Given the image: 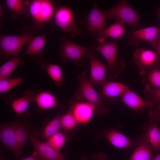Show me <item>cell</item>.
I'll return each instance as SVG.
<instances>
[{
    "mask_svg": "<svg viewBox=\"0 0 160 160\" xmlns=\"http://www.w3.org/2000/svg\"><path fill=\"white\" fill-rule=\"evenodd\" d=\"M36 93L31 89L25 90L21 97L13 99L11 103L12 108L19 115H21L27 109L29 104L34 103Z\"/></svg>",
    "mask_w": 160,
    "mask_h": 160,
    "instance_id": "19",
    "label": "cell"
},
{
    "mask_svg": "<svg viewBox=\"0 0 160 160\" xmlns=\"http://www.w3.org/2000/svg\"><path fill=\"white\" fill-rule=\"evenodd\" d=\"M20 160H38L36 153L35 152H33L30 156L25 158H23Z\"/></svg>",
    "mask_w": 160,
    "mask_h": 160,
    "instance_id": "37",
    "label": "cell"
},
{
    "mask_svg": "<svg viewBox=\"0 0 160 160\" xmlns=\"http://www.w3.org/2000/svg\"><path fill=\"white\" fill-rule=\"evenodd\" d=\"M56 25L71 37L75 38L80 34L75 23V16L71 9L67 6L57 7L54 15Z\"/></svg>",
    "mask_w": 160,
    "mask_h": 160,
    "instance_id": "7",
    "label": "cell"
},
{
    "mask_svg": "<svg viewBox=\"0 0 160 160\" xmlns=\"http://www.w3.org/2000/svg\"><path fill=\"white\" fill-rule=\"evenodd\" d=\"M117 43L116 41H110L100 43L96 47V50L106 60L107 63L108 78L115 79L126 67L123 60L117 57Z\"/></svg>",
    "mask_w": 160,
    "mask_h": 160,
    "instance_id": "3",
    "label": "cell"
},
{
    "mask_svg": "<svg viewBox=\"0 0 160 160\" xmlns=\"http://www.w3.org/2000/svg\"><path fill=\"white\" fill-rule=\"evenodd\" d=\"M24 62L20 57L17 56L4 63L0 67V79L9 77L15 69Z\"/></svg>",
    "mask_w": 160,
    "mask_h": 160,
    "instance_id": "28",
    "label": "cell"
},
{
    "mask_svg": "<svg viewBox=\"0 0 160 160\" xmlns=\"http://www.w3.org/2000/svg\"><path fill=\"white\" fill-rule=\"evenodd\" d=\"M160 36V28L152 26L130 32L127 39L128 44L132 46H137L141 41H146L149 42L153 47Z\"/></svg>",
    "mask_w": 160,
    "mask_h": 160,
    "instance_id": "10",
    "label": "cell"
},
{
    "mask_svg": "<svg viewBox=\"0 0 160 160\" xmlns=\"http://www.w3.org/2000/svg\"><path fill=\"white\" fill-rule=\"evenodd\" d=\"M24 80L22 77L10 78L0 79V93L8 92L16 86L19 85Z\"/></svg>",
    "mask_w": 160,
    "mask_h": 160,
    "instance_id": "30",
    "label": "cell"
},
{
    "mask_svg": "<svg viewBox=\"0 0 160 160\" xmlns=\"http://www.w3.org/2000/svg\"><path fill=\"white\" fill-rule=\"evenodd\" d=\"M40 68L46 72L54 81L55 85L59 87L63 85L64 80L63 72L61 67L58 65L43 60L41 63Z\"/></svg>",
    "mask_w": 160,
    "mask_h": 160,
    "instance_id": "24",
    "label": "cell"
},
{
    "mask_svg": "<svg viewBox=\"0 0 160 160\" xmlns=\"http://www.w3.org/2000/svg\"><path fill=\"white\" fill-rule=\"evenodd\" d=\"M159 58L156 52L144 47L137 48L132 55L134 64L141 69L150 68Z\"/></svg>",
    "mask_w": 160,
    "mask_h": 160,
    "instance_id": "14",
    "label": "cell"
},
{
    "mask_svg": "<svg viewBox=\"0 0 160 160\" xmlns=\"http://www.w3.org/2000/svg\"><path fill=\"white\" fill-rule=\"evenodd\" d=\"M71 105L70 110L76 118L78 124H86L89 122L95 114V106L87 101H81Z\"/></svg>",
    "mask_w": 160,
    "mask_h": 160,
    "instance_id": "13",
    "label": "cell"
},
{
    "mask_svg": "<svg viewBox=\"0 0 160 160\" xmlns=\"http://www.w3.org/2000/svg\"><path fill=\"white\" fill-rule=\"evenodd\" d=\"M15 134L19 146L23 151L25 143L28 139L30 132L25 123L22 120H18L13 122Z\"/></svg>",
    "mask_w": 160,
    "mask_h": 160,
    "instance_id": "27",
    "label": "cell"
},
{
    "mask_svg": "<svg viewBox=\"0 0 160 160\" xmlns=\"http://www.w3.org/2000/svg\"><path fill=\"white\" fill-rule=\"evenodd\" d=\"M96 47H89L85 56L88 59L90 69V81L93 85L101 86L107 81V68L106 65L95 57L97 53Z\"/></svg>",
    "mask_w": 160,
    "mask_h": 160,
    "instance_id": "8",
    "label": "cell"
},
{
    "mask_svg": "<svg viewBox=\"0 0 160 160\" xmlns=\"http://www.w3.org/2000/svg\"><path fill=\"white\" fill-rule=\"evenodd\" d=\"M79 160H88L86 156L84 154L82 155L79 159Z\"/></svg>",
    "mask_w": 160,
    "mask_h": 160,
    "instance_id": "39",
    "label": "cell"
},
{
    "mask_svg": "<svg viewBox=\"0 0 160 160\" xmlns=\"http://www.w3.org/2000/svg\"><path fill=\"white\" fill-rule=\"evenodd\" d=\"M153 47L156 50V53L159 57H160V36Z\"/></svg>",
    "mask_w": 160,
    "mask_h": 160,
    "instance_id": "36",
    "label": "cell"
},
{
    "mask_svg": "<svg viewBox=\"0 0 160 160\" xmlns=\"http://www.w3.org/2000/svg\"><path fill=\"white\" fill-rule=\"evenodd\" d=\"M67 139L65 133L58 131L48 138L46 142L55 149L60 151Z\"/></svg>",
    "mask_w": 160,
    "mask_h": 160,
    "instance_id": "32",
    "label": "cell"
},
{
    "mask_svg": "<svg viewBox=\"0 0 160 160\" xmlns=\"http://www.w3.org/2000/svg\"><path fill=\"white\" fill-rule=\"evenodd\" d=\"M61 128L66 131H70L78 124L71 111L69 109L65 114L60 116Z\"/></svg>",
    "mask_w": 160,
    "mask_h": 160,
    "instance_id": "31",
    "label": "cell"
},
{
    "mask_svg": "<svg viewBox=\"0 0 160 160\" xmlns=\"http://www.w3.org/2000/svg\"><path fill=\"white\" fill-rule=\"evenodd\" d=\"M152 160H160V153L157 154L153 157Z\"/></svg>",
    "mask_w": 160,
    "mask_h": 160,
    "instance_id": "38",
    "label": "cell"
},
{
    "mask_svg": "<svg viewBox=\"0 0 160 160\" xmlns=\"http://www.w3.org/2000/svg\"><path fill=\"white\" fill-rule=\"evenodd\" d=\"M103 12L106 18L116 19L134 29L141 26L140 15L127 0H120L111 8Z\"/></svg>",
    "mask_w": 160,
    "mask_h": 160,
    "instance_id": "4",
    "label": "cell"
},
{
    "mask_svg": "<svg viewBox=\"0 0 160 160\" xmlns=\"http://www.w3.org/2000/svg\"><path fill=\"white\" fill-rule=\"evenodd\" d=\"M25 28L21 34L15 35H0V50L1 55L8 58L18 56L23 47L28 44L35 37L31 28Z\"/></svg>",
    "mask_w": 160,
    "mask_h": 160,
    "instance_id": "2",
    "label": "cell"
},
{
    "mask_svg": "<svg viewBox=\"0 0 160 160\" xmlns=\"http://www.w3.org/2000/svg\"><path fill=\"white\" fill-rule=\"evenodd\" d=\"M120 97V101L136 112L142 111L145 108L152 109L154 107V104L151 101L144 99L130 89L126 91Z\"/></svg>",
    "mask_w": 160,
    "mask_h": 160,
    "instance_id": "16",
    "label": "cell"
},
{
    "mask_svg": "<svg viewBox=\"0 0 160 160\" xmlns=\"http://www.w3.org/2000/svg\"><path fill=\"white\" fill-rule=\"evenodd\" d=\"M59 41L60 58L63 62L72 61L77 66H84L85 62L82 57L85 56L89 47H84L75 44L65 36L60 38Z\"/></svg>",
    "mask_w": 160,
    "mask_h": 160,
    "instance_id": "6",
    "label": "cell"
},
{
    "mask_svg": "<svg viewBox=\"0 0 160 160\" xmlns=\"http://www.w3.org/2000/svg\"><path fill=\"white\" fill-rule=\"evenodd\" d=\"M143 92L146 95V99L152 102L154 106L160 103V88L156 89L146 85Z\"/></svg>",
    "mask_w": 160,
    "mask_h": 160,
    "instance_id": "33",
    "label": "cell"
},
{
    "mask_svg": "<svg viewBox=\"0 0 160 160\" xmlns=\"http://www.w3.org/2000/svg\"><path fill=\"white\" fill-rule=\"evenodd\" d=\"M28 9L33 21V31L38 32L44 28V23L54 16L53 3L49 0H33L30 1Z\"/></svg>",
    "mask_w": 160,
    "mask_h": 160,
    "instance_id": "5",
    "label": "cell"
},
{
    "mask_svg": "<svg viewBox=\"0 0 160 160\" xmlns=\"http://www.w3.org/2000/svg\"><path fill=\"white\" fill-rule=\"evenodd\" d=\"M28 139L33 146L38 159L42 160H63L64 156L60 151L56 150L46 142L41 141L33 134L30 132Z\"/></svg>",
    "mask_w": 160,
    "mask_h": 160,
    "instance_id": "12",
    "label": "cell"
},
{
    "mask_svg": "<svg viewBox=\"0 0 160 160\" xmlns=\"http://www.w3.org/2000/svg\"><path fill=\"white\" fill-rule=\"evenodd\" d=\"M157 15L160 21V8H158L156 10Z\"/></svg>",
    "mask_w": 160,
    "mask_h": 160,
    "instance_id": "40",
    "label": "cell"
},
{
    "mask_svg": "<svg viewBox=\"0 0 160 160\" xmlns=\"http://www.w3.org/2000/svg\"><path fill=\"white\" fill-rule=\"evenodd\" d=\"M60 116L59 115L56 116L44 128L42 134L44 138L47 139L58 131L61 128Z\"/></svg>",
    "mask_w": 160,
    "mask_h": 160,
    "instance_id": "29",
    "label": "cell"
},
{
    "mask_svg": "<svg viewBox=\"0 0 160 160\" xmlns=\"http://www.w3.org/2000/svg\"><path fill=\"white\" fill-rule=\"evenodd\" d=\"M6 3L7 7L12 12L11 17L13 20L23 15L28 18L30 16L29 9L25 7L23 1L7 0Z\"/></svg>",
    "mask_w": 160,
    "mask_h": 160,
    "instance_id": "26",
    "label": "cell"
},
{
    "mask_svg": "<svg viewBox=\"0 0 160 160\" xmlns=\"http://www.w3.org/2000/svg\"><path fill=\"white\" fill-rule=\"evenodd\" d=\"M77 81L78 87L74 95L73 100L70 103L81 101H87L95 106V114L97 116L103 115L109 110L100 100L99 96L87 77L86 71L78 76Z\"/></svg>",
    "mask_w": 160,
    "mask_h": 160,
    "instance_id": "1",
    "label": "cell"
},
{
    "mask_svg": "<svg viewBox=\"0 0 160 160\" xmlns=\"http://www.w3.org/2000/svg\"><path fill=\"white\" fill-rule=\"evenodd\" d=\"M103 11L101 10L95 2L87 18V26L89 33L94 38L98 39L99 35L107 25Z\"/></svg>",
    "mask_w": 160,
    "mask_h": 160,
    "instance_id": "11",
    "label": "cell"
},
{
    "mask_svg": "<svg viewBox=\"0 0 160 160\" xmlns=\"http://www.w3.org/2000/svg\"><path fill=\"white\" fill-rule=\"evenodd\" d=\"M142 130L153 149L156 151L160 149V131L157 123H145Z\"/></svg>",
    "mask_w": 160,
    "mask_h": 160,
    "instance_id": "21",
    "label": "cell"
},
{
    "mask_svg": "<svg viewBox=\"0 0 160 160\" xmlns=\"http://www.w3.org/2000/svg\"><path fill=\"white\" fill-rule=\"evenodd\" d=\"M137 146L129 160H152L153 148L145 134L139 135L134 141Z\"/></svg>",
    "mask_w": 160,
    "mask_h": 160,
    "instance_id": "15",
    "label": "cell"
},
{
    "mask_svg": "<svg viewBox=\"0 0 160 160\" xmlns=\"http://www.w3.org/2000/svg\"><path fill=\"white\" fill-rule=\"evenodd\" d=\"M107 157V156L105 154L99 153L92 154L90 160H104Z\"/></svg>",
    "mask_w": 160,
    "mask_h": 160,
    "instance_id": "35",
    "label": "cell"
},
{
    "mask_svg": "<svg viewBox=\"0 0 160 160\" xmlns=\"http://www.w3.org/2000/svg\"><path fill=\"white\" fill-rule=\"evenodd\" d=\"M139 74L143 84L160 88V60H158L149 69H141Z\"/></svg>",
    "mask_w": 160,
    "mask_h": 160,
    "instance_id": "18",
    "label": "cell"
},
{
    "mask_svg": "<svg viewBox=\"0 0 160 160\" xmlns=\"http://www.w3.org/2000/svg\"><path fill=\"white\" fill-rule=\"evenodd\" d=\"M124 24L121 22L116 20L112 25L104 28L100 33L97 40L100 43L104 42L107 37H110L116 41L126 32Z\"/></svg>",
    "mask_w": 160,
    "mask_h": 160,
    "instance_id": "20",
    "label": "cell"
},
{
    "mask_svg": "<svg viewBox=\"0 0 160 160\" xmlns=\"http://www.w3.org/2000/svg\"><path fill=\"white\" fill-rule=\"evenodd\" d=\"M0 139L1 143L18 159L23 157V151L20 148L15 134L13 122L1 123Z\"/></svg>",
    "mask_w": 160,
    "mask_h": 160,
    "instance_id": "9",
    "label": "cell"
},
{
    "mask_svg": "<svg viewBox=\"0 0 160 160\" xmlns=\"http://www.w3.org/2000/svg\"><path fill=\"white\" fill-rule=\"evenodd\" d=\"M47 33L35 36L28 44L24 55L30 56L37 63L43 60L42 52L45 45Z\"/></svg>",
    "mask_w": 160,
    "mask_h": 160,
    "instance_id": "17",
    "label": "cell"
},
{
    "mask_svg": "<svg viewBox=\"0 0 160 160\" xmlns=\"http://www.w3.org/2000/svg\"><path fill=\"white\" fill-rule=\"evenodd\" d=\"M34 103L39 108L43 110L56 107L59 105L56 97L53 94L44 90L36 93Z\"/></svg>",
    "mask_w": 160,
    "mask_h": 160,
    "instance_id": "23",
    "label": "cell"
},
{
    "mask_svg": "<svg viewBox=\"0 0 160 160\" xmlns=\"http://www.w3.org/2000/svg\"><path fill=\"white\" fill-rule=\"evenodd\" d=\"M103 135L115 147L129 148L132 146V143L128 138L116 130L111 129L106 130L103 133Z\"/></svg>",
    "mask_w": 160,
    "mask_h": 160,
    "instance_id": "22",
    "label": "cell"
},
{
    "mask_svg": "<svg viewBox=\"0 0 160 160\" xmlns=\"http://www.w3.org/2000/svg\"><path fill=\"white\" fill-rule=\"evenodd\" d=\"M149 121L157 123L160 122V103L148 111Z\"/></svg>",
    "mask_w": 160,
    "mask_h": 160,
    "instance_id": "34",
    "label": "cell"
},
{
    "mask_svg": "<svg viewBox=\"0 0 160 160\" xmlns=\"http://www.w3.org/2000/svg\"><path fill=\"white\" fill-rule=\"evenodd\" d=\"M103 95L108 97L121 96L130 89L129 87L121 83L112 81H107L102 86Z\"/></svg>",
    "mask_w": 160,
    "mask_h": 160,
    "instance_id": "25",
    "label": "cell"
}]
</instances>
